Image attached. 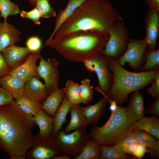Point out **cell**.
I'll return each mask as SVG.
<instances>
[{
  "label": "cell",
  "mask_w": 159,
  "mask_h": 159,
  "mask_svg": "<svg viewBox=\"0 0 159 159\" xmlns=\"http://www.w3.org/2000/svg\"><path fill=\"white\" fill-rule=\"evenodd\" d=\"M36 124L14 100L0 106V148L8 159H25L34 142L33 129Z\"/></svg>",
  "instance_id": "1"
},
{
  "label": "cell",
  "mask_w": 159,
  "mask_h": 159,
  "mask_svg": "<svg viewBox=\"0 0 159 159\" xmlns=\"http://www.w3.org/2000/svg\"><path fill=\"white\" fill-rule=\"evenodd\" d=\"M122 20L108 0H85L60 26L53 38L79 30H95L109 34Z\"/></svg>",
  "instance_id": "2"
},
{
  "label": "cell",
  "mask_w": 159,
  "mask_h": 159,
  "mask_svg": "<svg viewBox=\"0 0 159 159\" xmlns=\"http://www.w3.org/2000/svg\"><path fill=\"white\" fill-rule=\"evenodd\" d=\"M109 37V34L95 30H79L54 38L49 44L68 61L83 62L100 54Z\"/></svg>",
  "instance_id": "3"
},
{
  "label": "cell",
  "mask_w": 159,
  "mask_h": 159,
  "mask_svg": "<svg viewBox=\"0 0 159 159\" xmlns=\"http://www.w3.org/2000/svg\"><path fill=\"white\" fill-rule=\"evenodd\" d=\"M107 64L113 74V80L108 92L102 95L119 106L128 100L129 94L145 88L159 75V69L146 72L129 71L123 68L117 59L109 57Z\"/></svg>",
  "instance_id": "4"
},
{
  "label": "cell",
  "mask_w": 159,
  "mask_h": 159,
  "mask_svg": "<svg viewBox=\"0 0 159 159\" xmlns=\"http://www.w3.org/2000/svg\"><path fill=\"white\" fill-rule=\"evenodd\" d=\"M126 107L118 106L104 125H93L91 128L89 138L100 145L112 146L126 135L132 134L135 122L126 116Z\"/></svg>",
  "instance_id": "5"
},
{
  "label": "cell",
  "mask_w": 159,
  "mask_h": 159,
  "mask_svg": "<svg viewBox=\"0 0 159 159\" xmlns=\"http://www.w3.org/2000/svg\"><path fill=\"white\" fill-rule=\"evenodd\" d=\"M53 138L60 154L69 155L74 158L81 153L89 137L86 129L76 130L66 134L62 128Z\"/></svg>",
  "instance_id": "6"
},
{
  "label": "cell",
  "mask_w": 159,
  "mask_h": 159,
  "mask_svg": "<svg viewBox=\"0 0 159 159\" xmlns=\"http://www.w3.org/2000/svg\"><path fill=\"white\" fill-rule=\"evenodd\" d=\"M109 37L100 54L118 59L124 53L129 36L122 20L118 21L109 32Z\"/></svg>",
  "instance_id": "7"
},
{
  "label": "cell",
  "mask_w": 159,
  "mask_h": 159,
  "mask_svg": "<svg viewBox=\"0 0 159 159\" xmlns=\"http://www.w3.org/2000/svg\"><path fill=\"white\" fill-rule=\"evenodd\" d=\"M147 43L145 38L142 40L128 39L123 54L117 59L119 64L125 66L126 63L134 71L140 70L145 62V53Z\"/></svg>",
  "instance_id": "8"
},
{
  "label": "cell",
  "mask_w": 159,
  "mask_h": 159,
  "mask_svg": "<svg viewBox=\"0 0 159 159\" xmlns=\"http://www.w3.org/2000/svg\"><path fill=\"white\" fill-rule=\"evenodd\" d=\"M39 58L40 61L37 68L38 75L43 80L46 87L51 92L59 88V63L53 57L46 60L41 55Z\"/></svg>",
  "instance_id": "9"
},
{
  "label": "cell",
  "mask_w": 159,
  "mask_h": 159,
  "mask_svg": "<svg viewBox=\"0 0 159 159\" xmlns=\"http://www.w3.org/2000/svg\"><path fill=\"white\" fill-rule=\"evenodd\" d=\"M60 154L52 137L43 138L34 135V143L26 153L25 159H51Z\"/></svg>",
  "instance_id": "10"
},
{
  "label": "cell",
  "mask_w": 159,
  "mask_h": 159,
  "mask_svg": "<svg viewBox=\"0 0 159 159\" xmlns=\"http://www.w3.org/2000/svg\"><path fill=\"white\" fill-rule=\"evenodd\" d=\"M108 56L97 54L92 57L95 64V72L98 79V85L94 88L102 94L106 95L109 91L113 80V75L110 72L107 64Z\"/></svg>",
  "instance_id": "11"
},
{
  "label": "cell",
  "mask_w": 159,
  "mask_h": 159,
  "mask_svg": "<svg viewBox=\"0 0 159 159\" xmlns=\"http://www.w3.org/2000/svg\"><path fill=\"white\" fill-rule=\"evenodd\" d=\"M41 55L40 50L31 52L25 61L19 66L11 69L9 74L19 78L25 82L34 77L40 79L36 63Z\"/></svg>",
  "instance_id": "12"
},
{
  "label": "cell",
  "mask_w": 159,
  "mask_h": 159,
  "mask_svg": "<svg viewBox=\"0 0 159 159\" xmlns=\"http://www.w3.org/2000/svg\"><path fill=\"white\" fill-rule=\"evenodd\" d=\"M159 13L157 11L149 9L145 17L146 50L156 48L159 33Z\"/></svg>",
  "instance_id": "13"
},
{
  "label": "cell",
  "mask_w": 159,
  "mask_h": 159,
  "mask_svg": "<svg viewBox=\"0 0 159 159\" xmlns=\"http://www.w3.org/2000/svg\"><path fill=\"white\" fill-rule=\"evenodd\" d=\"M50 93L45 85L35 77L25 83L24 95L32 100L42 104Z\"/></svg>",
  "instance_id": "14"
},
{
  "label": "cell",
  "mask_w": 159,
  "mask_h": 159,
  "mask_svg": "<svg viewBox=\"0 0 159 159\" xmlns=\"http://www.w3.org/2000/svg\"><path fill=\"white\" fill-rule=\"evenodd\" d=\"M30 52L26 47L13 44L5 49L2 53L9 67L12 69L22 64Z\"/></svg>",
  "instance_id": "15"
},
{
  "label": "cell",
  "mask_w": 159,
  "mask_h": 159,
  "mask_svg": "<svg viewBox=\"0 0 159 159\" xmlns=\"http://www.w3.org/2000/svg\"><path fill=\"white\" fill-rule=\"evenodd\" d=\"M21 32L7 21L0 22V52L20 41Z\"/></svg>",
  "instance_id": "16"
},
{
  "label": "cell",
  "mask_w": 159,
  "mask_h": 159,
  "mask_svg": "<svg viewBox=\"0 0 159 159\" xmlns=\"http://www.w3.org/2000/svg\"><path fill=\"white\" fill-rule=\"evenodd\" d=\"M125 114L129 118L135 122L144 117L145 107L144 98L139 91L131 93Z\"/></svg>",
  "instance_id": "17"
},
{
  "label": "cell",
  "mask_w": 159,
  "mask_h": 159,
  "mask_svg": "<svg viewBox=\"0 0 159 159\" xmlns=\"http://www.w3.org/2000/svg\"><path fill=\"white\" fill-rule=\"evenodd\" d=\"M69 112L70 120L64 129L65 134H68L72 130H83L91 124L85 116L80 105L72 104Z\"/></svg>",
  "instance_id": "18"
},
{
  "label": "cell",
  "mask_w": 159,
  "mask_h": 159,
  "mask_svg": "<svg viewBox=\"0 0 159 159\" xmlns=\"http://www.w3.org/2000/svg\"><path fill=\"white\" fill-rule=\"evenodd\" d=\"M25 83L22 79L10 74L0 77V86L9 92L14 99L24 95Z\"/></svg>",
  "instance_id": "19"
},
{
  "label": "cell",
  "mask_w": 159,
  "mask_h": 159,
  "mask_svg": "<svg viewBox=\"0 0 159 159\" xmlns=\"http://www.w3.org/2000/svg\"><path fill=\"white\" fill-rule=\"evenodd\" d=\"M107 101L106 97L104 96L95 104L81 106L85 116L91 124L97 125L106 111Z\"/></svg>",
  "instance_id": "20"
},
{
  "label": "cell",
  "mask_w": 159,
  "mask_h": 159,
  "mask_svg": "<svg viewBox=\"0 0 159 159\" xmlns=\"http://www.w3.org/2000/svg\"><path fill=\"white\" fill-rule=\"evenodd\" d=\"M33 118L39 129L37 135L43 138L52 137L54 117L49 115L42 109L33 116Z\"/></svg>",
  "instance_id": "21"
},
{
  "label": "cell",
  "mask_w": 159,
  "mask_h": 159,
  "mask_svg": "<svg viewBox=\"0 0 159 159\" xmlns=\"http://www.w3.org/2000/svg\"><path fill=\"white\" fill-rule=\"evenodd\" d=\"M85 0H68L64 9L60 10L57 15L55 26L51 35L46 41L45 44L48 46L52 40L54 34L61 24L72 13L75 9Z\"/></svg>",
  "instance_id": "22"
},
{
  "label": "cell",
  "mask_w": 159,
  "mask_h": 159,
  "mask_svg": "<svg viewBox=\"0 0 159 159\" xmlns=\"http://www.w3.org/2000/svg\"><path fill=\"white\" fill-rule=\"evenodd\" d=\"M72 105L65 95L54 117L53 127L51 134L52 137H54L58 131L62 128V125L66 123L67 121L66 116Z\"/></svg>",
  "instance_id": "23"
},
{
  "label": "cell",
  "mask_w": 159,
  "mask_h": 159,
  "mask_svg": "<svg viewBox=\"0 0 159 159\" xmlns=\"http://www.w3.org/2000/svg\"><path fill=\"white\" fill-rule=\"evenodd\" d=\"M62 89L51 92L42 104V109L52 117H54L56 111L65 96Z\"/></svg>",
  "instance_id": "24"
},
{
  "label": "cell",
  "mask_w": 159,
  "mask_h": 159,
  "mask_svg": "<svg viewBox=\"0 0 159 159\" xmlns=\"http://www.w3.org/2000/svg\"><path fill=\"white\" fill-rule=\"evenodd\" d=\"M158 117L152 115L149 117H143L135 122V128L142 130L154 137L159 139V119Z\"/></svg>",
  "instance_id": "25"
},
{
  "label": "cell",
  "mask_w": 159,
  "mask_h": 159,
  "mask_svg": "<svg viewBox=\"0 0 159 159\" xmlns=\"http://www.w3.org/2000/svg\"><path fill=\"white\" fill-rule=\"evenodd\" d=\"M14 99L17 106L30 117H33L42 109V104L32 100L24 95Z\"/></svg>",
  "instance_id": "26"
},
{
  "label": "cell",
  "mask_w": 159,
  "mask_h": 159,
  "mask_svg": "<svg viewBox=\"0 0 159 159\" xmlns=\"http://www.w3.org/2000/svg\"><path fill=\"white\" fill-rule=\"evenodd\" d=\"M101 151L100 145L89 138L80 154L73 159H100Z\"/></svg>",
  "instance_id": "27"
},
{
  "label": "cell",
  "mask_w": 159,
  "mask_h": 159,
  "mask_svg": "<svg viewBox=\"0 0 159 159\" xmlns=\"http://www.w3.org/2000/svg\"><path fill=\"white\" fill-rule=\"evenodd\" d=\"M159 69V49L146 50L145 63L140 69V72H148Z\"/></svg>",
  "instance_id": "28"
},
{
  "label": "cell",
  "mask_w": 159,
  "mask_h": 159,
  "mask_svg": "<svg viewBox=\"0 0 159 159\" xmlns=\"http://www.w3.org/2000/svg\"><path fill=\"white\" fill-rule=\"evenodd\" d=\"M62 89L67 99L72 104L80 105L82 103L80 96V85L78 83L68 80Z\"/></svg>",
  "instance_id": "29"
},
{
  "label": "cell",
  "mask_w": 159,
  "mask_h": 159,
  "mask_svg": "<svg viewBox=\"0 0 159 159\" xmlns=\"http://www.w3.org/2000/svg\"><path fill=\"white\" fill-rule=\"evenodd\" d=\"M101 154L100 159H130L131 157L122 152L115 145L112 146L100 145Z\"/></svg>",
  "instance_id": "30"
},
{
  "label": "cell",
  "mask_w": 159,
  "mask_h": 159,
  "mask_svg": "<svg viewBox=\"0 0 159 159\" xmlns=\"http://www.w3.org/2000/svg\"><path fill=\"white\" fill-rule=\"evenodd\" d=\"M132 134L139 144L149 149L156 143L155 138L147 132L140 129L135 128Z\"/></svg>",
  "instance_id": "31"
},
{
  "label": "cell",
  "mask_w": 159,
  "mask_h": 159,
  "mask_svg": "<svg viewBox=\"0 0 159 159\" xmlns=\"http://www.w3.org/2000/svg\"><path fill=\"white\" fill-rule=\"evenodd\" d=\"M0 14L1 17L7 21L8 17L15 16L20 12L19 5L10 0H0Z\"/></svg>",
  "instance_id": "32"
},
{
  "label": "cell",
  "mask_w": 159,
  "mask_h": 159,
  "mask_svg": "<svg viewBox=\"0 0 159 159\" xmlns=\"http://www.w3.org/2000/svg\"><path fill=\"white\" fill-rule=\"evenodd\" d=\"M80 85V96L82 103L87 105L92 100L93 87L91 85L90 79H85L81 81Z\"/></svg>",
  "instance_id": "33"
},
{
  "label": "cell",
  "mask_w": 159,
  "mask_h": 159,
  "mask_svg": "<svg viewBox=\"0 0 159 159\" xmlns=\"http://www.w3.org/2000/svg\"><path fill=\"white\" fill-rule=\"evenodd\" d=\"M48 0H36V7L39 11L41 18H48L56 16V11L51 6Z\"/></svg>",
  "instance_id": "34"
},
{
  "label": "cell",
  "mask_w": 159,
  "mask_h": 159,
  "mask_svg": "<svg viewBox=\"0 0 159 159\" xmlns=\"http://www.w3.org/2000/svg\"><path fill=\"white\" fill-rule=\"evenodd\" d=\"M20 16L23 18H28L36 24L40 25V18L41 17V13L36 7L29 11L22 10L20 12Z\"/></svg>",
  "instance_id": "35"
},
{
  "label": "cell",
  "mask_w": 159,
  "mask_h": 159,
  "mask_svg": "<svg viewBox=\"0 0 159 159\" xmlns=\"http://www.w3.org/2000/svg\"><path fill=\"white\" fill-rule=\"evenodd\" d=\"M137 142L132 134L127 135L121 139L116 145L122 153L127 154L126 151L132 143Z\"/></svg>",
  "instance_id": "36"
},
{
  "label": "cell",
  "mask_w": 159,
  "mask_h": 159,
  "mask_svg": "<svg viewBox=\"0 0 159 159\" xmlns=\"http://www.w3.org/2000/svg\"><path fill=\"white\" fill-rule=\"evenodd\" d=\"M26 46L31 52L40 50L42 45L40 39L36 36L28 38L25 43Z\"/></svg>",
  "instance_id": "37"
},
{
  "label": "cell",
  "mask_w": 159,
  "mask_h": 159,
  "mask_svg": "<svg viewBox=\"0 0 159 159\" xmlns=\"http://www.w3.org/2000/svg\"><path fill=\"white\" fill-rule=\"evenodd\" d=\"M150 87L147 89V92L152 98L154 99L159 97V75L150 83Z\"/></svg>",
  "instance_id": "38"
},
{
  "label": "cell",
  "mask_w": 159,
  "mask_h": 159,
  "mask_svg": "<svg viewBox=\"0 0 159 159\" xmlns=\"http://www.w3.org/2000/svg\"><path fill=\"white\" fill-rule=\"evenodd\" d=\"M145 113L159 116V97L154 99L151 104L145 108Z\"/></svg>",
  "instance_id": "39"
},
{
  "label": "cell",
  "mask_w": 159,
  "mask_h": 159,
  "mask_svg": "<svg viewBox=\"0 0 159 159\" xmlns=\"http://www.w3.org/2000/svg\"><path fill=\"white\" fill-rule=\"evenodd\" d=\"M14 100V98L9 92L0 87V106L9 104Z\"/></svg>",
  "instance_id": "40"
},
{
  "label": "cell",
  "mask_w": 159,
  "mask_h": 159,
  "mask_svg": "<svg viewBox=\"0 0 159 159\" xmlns=\"http://www.w3.org/2000/svg\"><path fill=\"white\" fill-rule=\"evenodd\" d=\"M11 70L2 53L0 52V77L9 74Z\"/></svg>",
  "instance_id": "41"
},
{
  "label": "cell",
  "mask_w": 159,
  "mask_h": 159,
  "mask_svg": "<svg viewBox=\"0 0 159 159\" xmlns=\"http://www.w3.org/2000/svg\"><path fill=\"white\" fill-rule=\"evenodd\" d=\"M146 146L139 144L135 151L133 155L138 159L144 158V155L146 153H149L150 149Z\"/></svg>",
  "instance_id": "42"
},
{
  "label": "cell",
  "mask_w": 159,
  "mask_h": 159,
  "mask_svg": "<svg viewBox=\"0 0 159 159\" xmlns=\"http://www.w3.org/2000/svg\"><path fill=\"white\" fill-rule=\"evenodd\" d=\"M150 149V159L159 158V140H158L156 144Z\"/></svg>",
  "instance_id": "43"
},
{
  "label": "cell",
  "mask_w": 159,
  "mask_h": 159,
  "mask_svg": "<svg viewBox=\"0 0 159 159\" xmlns=\"http://www.w3.org/2000/svg\"><path fill=\"white\" fill-rule=\"evenodd\" d=\"M83 62L88 71L92 72H95V64L92 57L85 60Z\"/></svg>",
  "instance_id": "44"
},
{
  "label": "cell",
  "mask_w": 159,
  "mask_h": 159,
  "mask_svg": "<svg viewBox=\"0 0 159 159\" xmlns=\"http://www.w3.org/2000/svg\"><path fill=\"white\" fill-rule=\"evenodd\" d=\"M149 9L159 12V0H145Z\"/></svg>",
  "instance_id": "45"
},
{
  "label": "cell",
  "mask_w": 159,
  "mask_h": 159,
  "mask_svg": "<svg viewBox=\"0 0 159 159\" xmlns=\"http://www.w3.org/2000/svg\"><path fill=\"white\" fill-rule=\"evenodd\" d=\"M139 143L136 142L131 144L128 148L126 151V153L130 155H133V153L136 149Z\"/></svg>",
  "instance_id": "46"
},
{
  "label": "cell",
  "mask_w": 159,
  "mask_h": 159,
  "mask_svg": "<svg viewBox=\"0 0 159 159\" xmlns=\"http://www.w3.org/2000/svg\"><path fill=\"white\" fill-rule=\"evenodd\" d=\"M107 98L110 104V109L111 111L110 114H112L116 110L118 106L115 101L108 98Z\"/></svg>",
  "instance_id": "47"
},
{
  "label": "cell",
  "mask_w": 159,
  "mask_h": 159,
  "mask_svg": "<svg viewBox=\"0 0 159 159\" xmlns=\"http://www.w3.org/2000/svg\"><path fill=\"white\" fill-rule=\"evenodd\" d=\"M69 155L64 154L62 155L59 156L58 155L52 157L51 159H70Z\"/></svg>",
  "instance_id": "48"
},
{
  "label": "cell",
  "mask_w": 159,
  "mask_h": 159,
  "mask_svg": "<svg viewBox=\"0 0 159 159\" xmlns=\"http://www.w3.org/2000/svg\"><path fill=\"white\" fill-rule=\"evenodd\" d=\"M29 4L32 6L35 7L36 6V0H29Z\"/></svg>",
  "instance_id": "49"
},
{
  "label": "cell",
  "mask_w": 159,
  "mask_h": 159,
  "mask_svg": "<svg viewBox=\"0 0 159 159\" xmlns=\"http://www.w3.org/2000/svg\"><path fill=\"white\" fill-rule=\"evenodd\" d=\"M120 1H125V0H118Z\"/></svg>",
  "instance_id": "50"
},
{
  "label": "cell",
  "mask_w": 159,
  "mask_h": 159,
  "mask_svg": "<svg viewBox=\"0 0 159 159\" xmlns=\"http://www.w3.org/2000/svg\"><path fill=\"white\" fill-rule=\"evenodd\" d=\"M49 1H50V0H48Z\"/></svg>",
  "instance_id": "51"
},
{
  "label": "cell",
  "mask_w": 159,
  "mask_h": 159,
  "mask_svg": "<svg viewBox=\"0 0 159 159\" xmlns=\"http://www.w3.org/2000/svg\"><path fill=\"white\" fill-rule=\"evenodd\" d=\"M1 17V16H0V17Z\"/></svg>",
  "instance_id": "52"
}]
</instances>
